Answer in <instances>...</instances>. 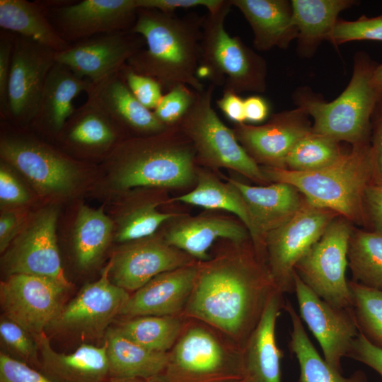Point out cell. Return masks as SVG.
<instances>
[{
	"label": "cell",
	"instance_id": "obj_2",
	"mask_svg": "<svg viewBox=\"0 0 382 382\" xmlns=\"http://www.w3.org/2000/svg\"><path fill=\"white\" fill-rule=\"evenodd\" d=\"M205 16L190 12L182 17L174 13L138 8L132 32L142 36L145 47L126 64L134 71L156 79L169 91L182 83L195 91L205 88L197 77Z\"/></svg>",
	"mask_w": 382,
	"mask_h": 382
},
{
	"label": "cell",
	"instance_id": "obj_21",
	"mask_svg": "<svg viewBox=\"0 0 382 382\" xmlns=\"http://www.w3.org/2000/svg\"><path fill=\"white\" fill-rule=\"evenodd\" d=\"M227 180L238 190L245 203L251 221L252 243L265 260L267 234L293 217L304 204L306 199L288 183L252 186L232 178Z\"/></svg>",
	"mask_w": 382,
	"mask_h": 382
},
{
	"label": "cell",
	"instance_id": "obj_36",
	"mask_svg": "<svg viewBox=\"0 0 382 382\" xmlns=\"http://www.w3.org/2000/svg\"><path fill=\"white\" fill-rule=\"evenodd\" d=\"M112 226L103 208L80 207L74 232V250L81 268L88 269L98 261L108 245Z\"/></svg>",
	"mask_w": 382,
	"mask_h": 382
},
{
	"label": "cell",
	"instance_id": "obj_44",
	"mask_svg": "<svg viewBox=\"0 0 382 382\" xmlns=\"http://www.w3.org/2000/svg\"><path fill=\"white\" fill-rule=\"evenodd\" d=\"M126 83L135 98L149 110H154L162 96V86L154 79L139 74L126 64L122 68Z\"/></svg>",
	"mask_w": 382,
	"mask_h": 382
},
{
	"label": "cell",
	"instance_id": "obj_7",
	"mask_svg": "<svg viewBox=\"0 0 382 382\" xmlns=\"http://www.w3.org/2000/svg\"><path fill=\"white\" fill-rule=\"evenodd\" d=\"M231 6V0H224L218 9L205 16L197 77L222 86L223 92L263 93L267 72L265 60L225 29Z\"/></svg>",
	"mask_w": 382,
	"mask_h": 382
},
{
	"label": "cell",
	"instance_id": "obj_9",
	"mask_svg": "<svg viewBox=\"0 0 382 382\" xmlns=\"http://www.w3.org/2000/svg\"><path fill=\"white\" fill-rule=\"evenodd\" d=\"M352 231L350 221L337 216L295 266L296 274L315 294L343 308H353V296L346 279Z\"/></svg>",
	"mask_w": 382,
	"mask_h": 382
},
{
	"label": "cell",
	"instance_id": "obj_52",
	"mask_svg": "<svg viewBox=\"0 0 382 382\" xmlns=\"http://www.w3.org/2000/svg\"><path fill=\"white\" fill-rule=\"evenodd\" d=\"M216 105L231 122L235 124L245 123L244 99L239 94L230 91L223 92L222 97L216 100Z\"/></svg>",
	"mask_w": 382,
	"mask_h": 382
},
{
	"label": "cell",
	"instance_id": "obj_48",
	"mask_svg": "<svg viewBox=\"0 0 382 382\" xmlns=\"http://www.w3.org/2000/svg\"><path fill=\"white\" fill-rule=\"evenodd\" d=\"M224 0H136L138 8L156 9L164 13H173L180 8L197 6L207 8L208 12L218 9Z\"/></svg>",
	"mask_w": 382,
	"mask_h": 382
},
{
	"label": "cell",
	"instance_id": "obj_15",
	"mask_svg": "<svg viewBox=\"0 0 382 382\" xmlns=\"http://www.w3.org/2000/svg\"><path fill=\"white\" fill-rule=\"evenodd\" d=\"M294 280V291L301 318L320 344L325 361L342 373V359L347 357L353 341L359 333L353 308H340L326 302L296 272Z\"/></svg>",
	"mask_w": 382,
	"mask_h": 382
},
{
	"label": "cell",
	"instance_id": "obj_22",
	"mask_svg": "<svg viewBox=\"0 0 382 382\" xmlns=\"http://www.w3.org/2000/svg\"><path fill=\"white\" fill-rule=\"evenodd\" d=\"M200 261L158 274L130 294L121 314L182 316L192 291Z\"/></svg>",
	"mask_w": 382,
	"mask_h": 382
},
{
	"label": "cell",
	"instance_id": "obj_47",
	"mask_svg": "<svg viewBox=\"0 0 382 382\" xmlns=\"http://www.w3.org/2000/svg\"><path fill=\"white\" fill-rule=\"evenodd\" d=\"M347 357L369 366L382 378V348L371 343L361 332L353 341Z\"/></svg>",
	"mask_w": 382,
	"mask_h": 382
},
{
	"label": "cell",
	"instance_id": "obj_14",
	"mask_svg": "<svg viewBox=\"0 0 382 382\" xmlns=\"http://www.w3.org/2000/svg\"><path fill=\"white\" fill-rule=\"evenodd\" d=\"M67 289L39 276L15 274L0 284L3 315L33 337L45 332L62 309Z\"/></svg>",
	"mask_w": 382,
	"mask_h": 382
},
{
	"label": "cell",
	"instance_id": "obj_54",
	"mask_svg": "<svg viewBox=\"0 0 382 382\" xmlns=\"http://www.w3.org/2000/svg\"><path fill=\"white\" fill-rule=\"evenodd\" d=\"M245 121L259 123L269 116L270 108L268 102L258 95L250 96L244 99Z\"/></svg>",
	"mask_w": 382,
	"mask_h": 382
},
{
	"label": "cell",
	"instance_id": "obj_3",
	"mask_svg": "<svg viewBox=\"0 0 382 382\" xmlns=\"http://www.w3.org/2000/svg\"><path fill=\"white\" fill-rule=\"evenodd\" d=\"M270 182L296 187L310 204L330 209L367 228L364 194L374 183V157L371 142L352 145L350 151L332 165L308 172L260 166Z\"/></svg>",
	"mask_w": 382,
	"mask_h": 382
},
{
	"label": "cell",
	"instance_id": "obj_33",
	"mask_svg": "<svg viewBox=\"0 0 382 382\" xmlns=\"http://www.w3.org/2000/svg\"><path fill=\"white\" fill-rule=\"evenodd\" d=\"M284 310L288 313L291 322L289 347L299 363V382H368L366 375L361 370L344 377L342 373L332 368L316 349L301 317L290 301H285Z\"/></svg>",
	"mask_w": 382,
	"mask_h": 382
},
{
	"label": "cell",
	"instance_id": "obj_38",
	"mask_svg": "<svg viewBox=\"0 0 382 382\" xmlns=\"http://www.w3.org/2000/svg\"><path fill=\"white\" fill-rule=\"evenodd\" d=\"M344 154L339 141L311 129L289 151L284 168L299 172L314 171L332 165Z\"/></svg>",
	"mask_w": 382,
	"mask_h": 382
},
{
	"label": "cell",
	"instance_id": "obj_43",
	"mask_svg": "<svg viewBox=\"0 0 382 382\" xmlns=\"http://www.w3.org/2000/svg\"><path fill=\"white\" fill-rule=\"evenodd\" d=\"M196 91L185 84H178L163 95L153 110L166 127H175L192 106Z\"/></svg>",
	"mask_w": 382,
	"mask_h": 382
},
{
	"label": "cell",
	"instance_id": "obj_49",
	"mask_svg": "<svg viewBox=\"0 0 382 382\" xmlns=\"http://www.w3.org/2000/svg\"><path fill=\"white\" fill-rule=\"evenodd\" d=\"M367 230L382 235V184H370L365 190Z\"/></svg>",
	"mask_w": 382,
	"mask_h": 382
},
{
	"label": "cell",
	"instance_id": "obj_19",
	"mask_svg": "<svg viewBox=\"0 0 382 382\" xmlns=\"http://www.w3.org/2000/svg\"><path fill=\"white\" fill-rule=\"evenodd\" d=\"M0 154L4 161L43 192H66L76 182L78 170L71 161L33 139L4 135L1 139Z\"/></svg>",
	"mask_w": 382,
	"mask_h": 382
},
{
	"label": "cell",
	"instance_id": "obj_13",
	"mask_svg": "<svg viewBox=\"0 0 382 382\" xmlns=\"http://www.w3.org/2000/svg\"><path fill=\"white\" fill-rule=\"evenodd\" d=\"M57 217L54 209L43 210L16 237L1 259L7 276L35 275L51 279L67 289L71 288L57 243Z\"/></svg>",
	"mask_w": 382,
	"mask_h": 382
},
{
	"label": "cell",
	"instance_id": "obj_11",
	"mask_svg": "<svg viewBox=\"0 0 382 382\" xmlns=\"http://www.w3.org/2000/svg\"><path fill=\"white\" fill-rule=\"evenodd\" d=\"M110 263L100 279L86 284L48 327L52 333L82 339L105 337L110 323L121 312L130 294L110 278Z\"/></svg>",
	"mask_w": 382,
	"mask_h": 382
},
{
	"label": "cell",
	"instance_id": "obj_37",
	"mask_svg": "<svg viewBox=\"0 0 382 382\" xmlns=\"http://www.w3.org/2000/svg\"><path fill=\"white\" fill-rule=\"evenodd\" d=\"M347 257L352 282L382 291V235L353 229Z\"/></svg>",
	"mask_w": 382,
	"mask_h": 382
},
{
	"label": "cell",
	"instance_id": "obj_26",
	"mask_svg": "<svg viewBox=\"0 0 382 382\" xmlns=\"http://www.w3.org/2000/svg\"><path fill=\"white\" fill-rule=\"evenodd\" d=\"M249 235L247 228L234 220L198 216L180 219L168 228L163 238L169 245L203 262L210 258L208 250L216 239L243 243L248 241Z\"/></svg>",
	"mask_w": 382,
	"mask_h": 382
},
{
	"label": "cell",
	"instance_id": "obj_4",
	"mask_svg": "<svg viewBox=\"0 0 382 382\" xmlns=\"http://www.w3.org/2000/svg\"><path fill=\"white\" fill-rule=\"evenodd\" d=\"M115 183L136 187L180 188L196 179V154L191 141L176 127L151 136L132 138L114 153Z\"/></svg>",
	"mask_w": 382,
	"mask_h": 382
},
{
	"label": "cell",
	"instance_id": "obj_42",
	"mask_svg": "<svg viewBox=\"0 0 382 382\" xmlns=\"http://www.w3.org/2000/svg\"><path fill=\"white\" fill-rule=\"evenodd\" d=\"M328 40L335 46L357 40L382 42V14L373 18L362 16L355 21H337Z\"/></svg>",
	"mask_w": 382,
	"mask_h": 382
},
{
	"label": "cell",
	"instance_id": "obj_45",
	"mask_svg": "<svg viewBox=\"0 0 382 382\" xmlns=\"http://www.w3.org/2000/svg\"><path fill=\"white\" fill-rule=\"evenodd\" d=\"M0 382H52L40 371L4 352L0 353Z\"/></svg>",
	"mask_w": 382,
	"mask_h": 382
},
{
	"label": "cell",
	"instance_id": "obj_18",
	"mask_svg": "<svg viewBox=\"0 0 382 382\" xmlns=\"http://www.w3.org/2000/svg\"><path fill=\"white\" fill-rule=\"evenodd\" d=\"M129 243L110 261L111 281L128 292H134L159 274L197 261L164 238L151 236Z\"/></svg>",
	"mask_w": 382,
	"mask_h": 382
},
{
	"label": "cell",
	"instance_id": "obj_57",
	"mask_svg": "<svg viewBox=\"0 0 382 382\" xmlns=\"http://www.w3.org/2000/svg\"><path fill=\"white\" fill-rule=\"evenodd\" d=\"M233 382H249V381L246 378H244V379L233 381Z\"/></svg>",
	"mask_w": 382,
	"mask_h": 382
},
{
	"label": "cell",
	"instance_id": "obj_51",
	"mask_svg": "<svg viewBox=\"0 0 382 382\" xmlns=\"http://www.w3.org/2000/svg\"><path fill=\"white\" fill-rule=\"evenodd\" d=\"M374 113L375 119L372 137L370 139L375 164L373 183L382 184V96L376 105Z\"/></svg>",
	"mask_w": 382,
	"mask_h": 382
},
{
	"label": "cell",
	"instance_id": "obj_29",
	"mask_svg": "<svg viewBox=\"0 0 382 382\" xmlns=\"http://www.w3.org/2000/svg\"><path fill=\"white\" fill-rule=\"evenodd\" d=\"M294 22L298 30L297 52L310 57L323 40H328L339 14L356 4L352 0H292Z\"/></svg>",
	"mask_w": 382,
	"mask_h": 382
},
{
	"label": "cell",
	"instance_id": "obj_28",
	"mask_svg": "<svg viewBox=\"0 0 382 382\" xmlns=\"http://www.w3.org/2000/svg\"><path fill=\"white\" fill-rule=\"evenodd\" d=\"M93 83L76 76L64 64L55 62L46 79L35 115L31 123L60 133L74 113L73 100L88 92Z\"/></svg>",
	"mask_w": 382,
	"mask_h": 382
},
{
	"label": "cell",
	"instance_id": "obj_31",
	"mask_svg": "<svg viewBox=\"0 0 382 382\" xmlns=\"http://www.w3.org/2000/svg\"><path fill=\"white\" fill-rule=\"evenodd\" d=\"M0 27L30 38L56 52L70 46L57 33L45 7L39 1L0 0Z\"/></svg>",
	"mask_w": 382,
	"mask_h": 382
},
{
	"label": "cell",
	"instance_id": "obj_30",
	"mask_svg": "<svg viewBox=\"0 0 382 382\" xmlns=\"http://www.w3.org/2000/svg\"><path fill=\"white\" fill-rule=\"evenodd\" d=\"M110 378L154 379L162 375L168 362V352L149 350L109 328L105 337Z\"/></svg>",
	"mask_w": 382,
	"mask_h": 382
},
{
	"label": "cell",
	"instance_id": "obj_27",
	"mask_svg": "<svg viewBox=\"0 0 382 382\" xmlns=\"http://www.w3.org/2000/svg\"><path fill=\"white\" fill-rule=\"evenodd\" d=\"M250 24L254 38L253 45L260 51L274 47L286 49L298 30L294 22L291 1L286 0H231Z\"/></svg>",
	"mask_w": 382,
	"mask_h": 382
},
{
	"label": "cell",
	"instance_id": "obj_34",
	"mask_svg": "<svg viewBox=\"0 0 382 382\" xmlns=\"http://www.w3.org/2000/svg\"><path fill=\"white\" fill-rule=\"evenodd\" d=\"M197 185L190 192L174 199L175 201L207 209H221L236 215L249 233L251 221L248 208L238 190L227 180L223 183L209 171L197 169Z\"/></svg>",
	"mask_w": 382,
	"mask_h": 382
},
{
	"label": "cell",
	"instance_id": "obj_12",
	"mask_svg": "<svg viewBox=\"0 0 382 382\" xmlns=\"http://www.w3.org/2000/svg\"><path fill=\"white\" fill-rule=\"evenodd\" d=\"M42 6L57 33L69 44L97 35L131 30L138 9L136 0L53 1Z\"/></svg>",
	"mask_w": 382,
	"mask_h": 382
},
{
	"label": "cell",
	"instance_id": "obj_53",
	"mask_svg": "<svg viewBox=\"0 0 382 382\" xmlns=\"http://www.w3.org/2000/svg\"><path fill=\"white\" fill-rule=\"evenodd\" d=\"M22 217L13 212L1 214L0 218V250L5 252L15 236L18 235Z\"/></svg>",
	"mask_w": 382,
	"mask_h": 382
},
{
	"label": "cell",
	"instance_id": "obj_32",
	"mask_svg": "<svg viewBox=\"0 0 382 382\" xmlns=\"http://www.w3.org/2000/svg\"><path fill=\"white\" fill-rule=\"evenodd\" d=\"M120 129L107 113L87 98L84 104L75 109L61 132L70 146L100 151L117 141Z\"/></svg>",
	"mask_w": 382,
	"mask_h": 382
},
{
	"label": "cell",
	"instance_id": "obj_46",
	"mask_svg": "<svg viewBox=\"0 0 382 382\" xmlns=\"http://www.w3.org/2000/svg\"><path fill=\"white\" fill-rule=\"evenodd\" d=\"M15 37L13 33L0 32V112L4 118H8V86Z\"/></svg>",
	"mask_w": 382,
	"mask_h": 382
},
{
	"label": "cell",
	"instance_id": "obj_16",
	"mask_svg": "<svg viewBox=\"0 0 382 382\" xmlns=\"http://www.w3.org/2000/svg\"><path fill=\"white\" fill-rule=\"evenodd\" d=\"M55 53L30 38L16 35L8 86V119L31 123Z\"/></svg>",
	"mask_w": 382,
	"mask_h": 382
},
{
	"label": "cell",
	"instance_id": "obj_5",
	"mask_svg": "<svg viewBox=\"0 0 382 382\" xmlns=\"http://www.w3.org/2000/svg\"><path fill=\"white\" fill-rule=\"evenodd\" d=\"M375 66L366 54L357 53L349 83L330 102L309 88L301 87L294 92L296 107L313 118V132L352 145L370 140L371 118L382 96L373 82Z\"/></svg>",
	"mask_w": 382,
	"mask_h": 382
},
{
	"label": "cell",
	"instance_id": "obj_50",
	"mask_svg": "<svg viewBox=\"0 0 382 382\" xmlns=\"http://www.w3.org/2000/svg\"><path fill=\"white\" fill-rule=\"evenodd\" d=\"M0 199L1 202L19 204L26 202L28 195L5 166L0 169Z\"/></svg>",
	"mask_w": 382,
	"mask_h": 382
},
{
	"label": "cell",
	"instance_id": "obj_10",
	"mask_svg": "<svg viewBox=\"0 0 382 382\" xmlns=\"http://www.w3.org/2000/svg\"><path fill=\"white\" fill-rule=\"evenodd\" d=\"M337 216L306 199L293 217L267 234L265 260L277 290L283 294L294 291L296 265Z\"/></svg>",
	"mask_w": 382,
	"mask_h": 382
},
{
	"label": "cell",
	"instance_id": "obj_55",
	"mask_svg": "<svg viewBox=\"0 0 382 382\" xmlns=\"http://www.w3.org/2000/svg\"><path fill=\"white\" fill-rule=\"evenodd\" d=\"M373 82L378 91L382 94V64L375 66L373 72Z\"/></svg>",
	"mask_w": 382,
	"mask_h": 382
},
{
	"label": "cell",
	"instance_id": "obj_23",
	"mask_svg": "<svg viewBox=\"0 0 382 382\" xmlns=\"http://www.w3.org/2000/svg\"><path fill=\"white\" fill-rule=\"evenodd\" d=\"M123 67V66H122ZM88 99L98 105L120 127L143 137L155 135L168 127L144 107L128 88L122 69L103 81L93 83Z\"/></svg>",
	"mask_w": 382,
	"mask_h": 382
},
{
	"label": "cell",
	"instance_id": "obj_35",
	"mask_svg": "<svg viewBox=\"0 0 382 382\" xmlns=\"http://www.w3.org/2000/svg\"><path fill=\"white\" fill-rule=\"evenodd\" d=\"M186 321L183 316H142L129 318L116 328L149 350L167 353L180 337Z\"/></svg>",
	"mask_w": 382,
	"mask_h": 382
},
{
	"label": "cell",
	"instance_id": "obj_17",
	"mask_svg": "<svg viewBox=\"0 0 382 382\" xmlns=\"http://www.w3.org/2000/svg\"><path fill=\"white\" fill-rule=\"evenodd\" d=\"M145 45L144 37L131 30L100 34L70 44L55 53V61L96 83L119 71Z\"/></svg>",
	"mask_w": 382,
	"mask_h": 382
},
{
	"label": "cell",
	"instance_id": "obj_8",
	"mask_svg": "<svg viewBox=\"0 0 382 382\" xmlns=\"http://www.w3.org/2000/svg\"><path fill=\"white\" fill-rule=\"evenodd\" d=\"M215 86L210 83L196 91L195 100L175 126L192 143L196 161L212 168L233 170L249 179L266 185L270 181L260 166L248 155L212 106Z\"/></svg>",
	"mask_w": 382,
	"mask_h": 382
},
{
	"label": "cell",
	"instance_id": "obj_56",
	"mask_svg": "<svg viewBox=\"0 0 382 382\" xmlns=\"http://www.w3.org/2000/svg\"><path fill=\"white\" fill-rule=\"evenodd\" d=\"M105 382H161L157 379H146L142 378H109Z\"/></svg>",
	"mask_w": 382,
	"mask_h": 382
},
{
	"label": "cell",
	"instance_id": "obj_25",
	"mask_svg": "<svg viewBox=\"0 0 382 382\" xmlns=\"http://www.w3.org/2000/svg\"><path fill=\"white\" fill-rule=\"evenodd\" d=\"M40 353V371L52 382H105L109 377L106 345L82 344L73 352L54 350L45 332L33 337Z\"/></svg>",
	"mask_w": 382,
	"mask_h": 382
},
{
	"label": "cell",
	"instance_id": "obj_1",
	"mask_svg": "<svg viewBox=\"0 0 382 382\" xmlns=\"http://www.w3.org/2000/svg\"><path fill=\"white\" fill-rule=\"evenodd\" d=\"M276 289L253 243L230 241L213 257L200 262L182 316L211 325L243 348Z\"/></svg>",
	"mask_w": 382,
	"mask_h": 382
},
{
	"label": "cell",
	"instance_id": "obj_41",
	"mask_svg": "<svg viewBox=\"0 0 382 382\" xmlns=\"http://www.w3.org/2000/svg\"><path fill=\"white\" fill-rule=\"evenodd\" d=\"M0 338L2 345L8 350L7 354L33 368L40 369V353L35 338L4 315L0 320Z\"/></svg>",
	"mask_w": 382,
	"mask_h": 382
},
{
	"label": "cell",
	"instance_id": "obj_24",
	"mask_svg": "<svg viewBox=\"0 0 382 382\" xmlns=\"http://www.w3.org/2000/svg\"><path fill=\"white\" fill-rule=\"evenodd\" d=\"M284 304V294L274 290L243 347L245 377L249 382H281L283 353L277 346L275 330Z\"/></svg>",
	"mask_w": 382,
	"mask_h": 382
},
{
	"label": "cell",
	"instance_id": "obj_39",
	"mask_svg": "<svg viewBox=\"0 0 382 382\" xmlns=\"http://www.w3.org/2000/svg\"><path fill=\"white\" fill-rule=\"evenodd\" d=\"M353 310L359 330L368 340L382 348V291L349 282Z\"/></svg>",
	"mask_w": 382,
	"mask_h": 382
},
{
	"label": "cell",
	"instance_id": "obj_40",
	"mask_svg": "<svg viewBox=\"0 0 382 382\" xmlns=\"http://www.w3.org/2000/svg\"><path fill=\"white\" fill-rule=\"evenodd\" d=\"M175 216V214L158 211L156 204L141 205L124 218L116 239L119 242H132L151 236L163 223Z\"/></svg>",
	"mask_w": 382,
	"mask_h": 382
},
{
	"label": "cell",
	"instance_id": "obj_6",
	"mask_svg": "<svg viewBox=\"0 0 382 382\" xmlns=\"http://www.w3.org/2000/svg\"><path fill=\"white\" fill-rule=\"evenodd\" d=\"M245 378L243 348L198 320L187 318L161 382H233Z\"/></svg>",
	"mask_w": 382,
	"mask_h": 382
},
{
	"label": "cell",
	"instance_id": "obj_20",
	"mask_svg": "<svg viewBox=\"0 0 382 382\" xmlns=\"http://www.w3.org/2000/svg\"><path fill=\"white\" fill-rule=\"evenodd\" d=\"M308 116L296 107L272 115L264 125L235 124L233 130L238 142L258 165L284 168L289 151L312 129Z\"/></svg>",
	"mask_w": 382,
	"mask_h": 382
}]
</instances>
